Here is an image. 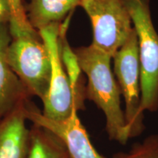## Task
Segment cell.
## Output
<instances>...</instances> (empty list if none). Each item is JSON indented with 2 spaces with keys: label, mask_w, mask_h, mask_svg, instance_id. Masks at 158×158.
Returning <instances> with one entry per match:
<instances>
[{
  "label": "cell",
  "mask_w": 158,
  "mask_h": 158,
  "mask_svg": "<svg viewBox=\"0 0 158 158\" xmlns=\"http://www.w3.org/2000/svg\"><path fill=\"white\" fill-rule=\"evenodd\" d=\"M29 130L27 158H70L64 143L46 128L32 124Z\"/></svg>",
  "instance_id": "7c38bea8"
},
{
  "label": "cell",
  "mask_w": 158,
  "mask_h": 158,
  "mask_svg": "<svg viewBox=\"0 0 158 158\" xmlns=\"http://www.w3.org/2000/svg\"><path fill=\"white\" fill-rule=\"evenodd\" d=\"M114 70L125 102L124 117L130 138L139 135L143 130V115L140 112V61L138 40L135 29L116 51Z\"/></svg>",
  "instance_id": "5b68a950"
},
{
  "label": "cell",
  "mask_w": 158,
  "mask_h": 158,
  "mask_svg": "<svg viewBox=\"0 0 158 158\" xmlns=\"http://www.w3.org/2000/svg\"><path fill=\"white\" fill-rule=\"evenodd\" d=\"M7 60L30 97H37L43 102L50 84L51 59L39 31H21L12 36Z\"/></svg>",
  "instance_id": "7a4b0ae2"
},
{
  "label": "cell",
  "mask_w": 158,
  "mask_h": 158,
  "mask_svg": "<svg viewBox=\"0 0 158 158\" xmlns=\"http://www.w3.org/2000/svg\"><path fill=\"white\" fill-rule=\"evenodd\" d=\"M11 9L12 19L9 23L11 36L21 31H37L31 27L27 19L22 0H7Z\"/></svg>",
  "instance_id": "5bb4252c"
},
{
  "label": "cell",
  "mask_w": 158,
  "mask_h": 158,
  "mask_svg": "<svg viewBox=\"0 0 158 158\" xmlns=\"http://www.w3.org/2000/svg\"><path fill=\"white\" fill-rule=\"evenodd\" d=\"M138 40L140 61V112L158 110V34L154 27L149 0H124Z\"/></svg>",
  "instance_id": "3957f363"
},
{
  "label": "cell",
  "mask_w": 158,
  "mask_h": 158,
  "mask_svg": "<svg viewBox=\"0 0 158 158\" xmlns=\"http://www.w3.org/2000/svg\"><path fill=\"white\" fill-rule=\"evenodd\" d=\"M81 0H30L25 7L29 23L37 31L60 23L72 15Z\"/></svg>",
  "instance_id": "30bf717a"
},
{
  "label": "cell",
  "mask_w": 158,
  "mask_h": 158,
  "mask_svg": "<svg viewBox=\"0 0 158 158\" xmlns=\"http://www.w3.org/2000/svg\"><path fill=\"white\" fill-rule=\"evenodd\" d=\"M27 121L46 128L64 143L70 158H105L98 152L75 108L68 118L61 120L48 118L29 100L26 104Z\"/></svg>",
  "instance_id": "52a82bcc"
},
{
  "label": "cell",
  "mask_w": 158,
  "mask_h": 158,
  "mask_svg": "<svg viewBox=\"0 0 158 158\" xmlns=\"http://www.w3.org/2000/svg\"><path fill=\"white\" fill-rule=\"evenodd\" d=\"M73 50L82 72L88 78L85 97L103 112L109 139L125 144L130 138L121 108V90L110 68L112 56L92 44Z\"/></svg>",
  "instance_id": "6da1fadb"
},
{
  "label": "cell",
  "mask_w": 158,
  "mask_h": 158,
  "mask_svg": "<svg viewBox=\"0 0 158 158\" xmlns=\"http://www.w3.org/2000/svg\"><path fill=\"white\" fill-rule=\"evenodd\" d=\"M12 19L11 9L7 0H0V24L10 23Z\"/></svg>",
  "instance_id": "9a60e30c"
},
{
  "label": "cell",
  "mask_w": 158,
  "mask_h": 158,
  "mask_svg": "<svg viewBox=\"0 0 158 158\" xmlns=\"http://www.w3.org/2000/svg\"><path fill=\"white\" fill-rule=\"evenodd\" d=\"M11 40L9 23L0 24V121L20 103L30 99L25 86L7 62V50Z\"/></svg>",
  "instance_id": "ba28073f"
},
{
  "label": "cell",
  "mask_w": 158,
  "mask_h": 158,
  "mask_svg": "<svg viewBox=\"0 0 158 158\" xmlns=\"http://www.w3.org/2000/svg\"><path fill=\"white\" fill-rule=\"evenodd\" d=\"M60 23L51 24L38 31L48 45L51 59L50 84L43 100L42 114L45 117L54 120L64 119L75 108L78 110L84 108V102L78 100L71 88L61 61L59 46Z\"/></svg>",
  "instance_id": "8992f818"
},
{
  "label": "cell",
  "mask_w": 158,
  "mask_h": 158,
  "mask_svg": "<svg viewBox=\"0 0 158 158\" xmlns=\"http://www.w3.org/2000/svg\"><path fill=\"white\" fill-rule=\"evenodd\" d=\"M71 15L67 17L62 23H60L59 34V46L61 61L64 69L71 88L76 96L81 102H84L86 88L84 86L82 70L79 64L78 58L74 50L71 48L67 40L66 33L70 23Z\"/></svg>",
  "instance_id": "8fae6325"
},
{
  "label": "cell",
  "mask_w": 158,
  "mask_h": 158,
  "mask_svg": "<svg viewBox=\"0 0 158 158\" xmlns=\"http://www.w3.org/2000/svg\"><path fill=\"white\" fill-rule=\"evenodd\" d=\"M114 158H158V135H152L135 143L127 152L116 154Z\"/></svg>",
  "instance_id": "4fadbf2b"
},
{
  "label": "cell",
  "mask_w": 158,
  "mask_h": 158,
  "mask_svg": "<svg viewBox=\"0 0 158 158\" xmlns=\"http://www.w3.org/2000/svg\"><path fill=\"white\" fill-rule=\"evenodd\" d=\"M89 17L92 45L113 57L133 31V21L124 0H81Z\"/></svg>",
  "instance_id": "277c9868"
},
{
  "label": "cell",
  "mask_w": 158,
  "mask_h": 158,
  "mask_svg": "<svg viewBox=\"0 0 158 158\" xmlns=\"http://www.w3.org/2000/svg\"><path fill=\"white\" fill-rule=\"evenodd\" d=\"M29 100L0 121V158H27L30 130L27 126L26 104Z\"/></svg>",
  "instance_id": "9c48e42d"
}]
</instances>
